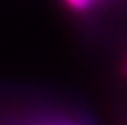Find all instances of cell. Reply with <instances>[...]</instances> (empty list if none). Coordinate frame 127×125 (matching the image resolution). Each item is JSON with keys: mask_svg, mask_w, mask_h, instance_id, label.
Wrapping results in <instances>:
<instances>
[{"mask_svg": "<svg viewBox=\"0 0 127 125\" xmlns=\"http://www.w3.org/2000/svg\"><path fill=\"white\" fill-rule=\"evenodd\" d=\"M62 2L74 13H87L98 4V0H62Z\"/></svg>", "mask_w": 127, "mask_h": 125, "instance_id": "cell-1", "label": "cell"}, {"mask_svg": "<svg viewBox=\"0 0 127 125\" xmlns=\"http://www.w3.org/2000/svg\"><path fill=\"white\" fill-rule=\"evenodd\" d=\"M122 73H124V76L127 78V58L124 60V67H122Z\"/></svg>", "mask_w": 127, "mask_h": 125, "instance_id": "cell-2", "label": "cell"}]
</instances>
